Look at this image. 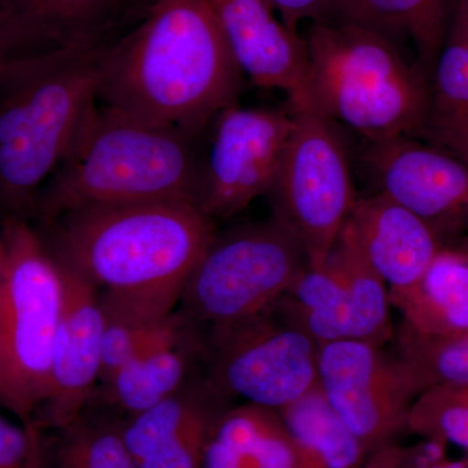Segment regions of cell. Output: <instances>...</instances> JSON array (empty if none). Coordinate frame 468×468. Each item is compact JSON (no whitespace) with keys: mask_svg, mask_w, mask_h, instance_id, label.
I'll use <instances>...</instances> for the list:
<instances>
[{"mask_svg":"<svg viewBox=\"0 0 468 468\" xmlns=\"http://www.w3.org/2000/svg\"><path fill=\"white\" fill-rule=\"evenodd\" d=\"M243 80L208 0H153L143 23L104 50L97 100L203 137L239 103Z\"/></svg>","mask_w":468,"mask_h":468,"instance_id":"cell-1","label":"cell"},{"mask_svg":"<svg viewBox=\"0 0 468 468\" xmlns=\"http://www.w3.org/2000/svg\"><path fill=\"white\" fill-rule=\"evenodd\" d=\"M37 229L61 263L104 292V307L153 319L172 315L217 234L198 206L178 201L76 209Z\"/></svg>","mask_w":468,"mask_h":468,"instance_id":"cell-2","label":"cell"},{"mask_svg":"<svg viewBox=\"0 0 468 468\" xmlns=\"http://www.w3.org/2000/svg\"><path fill=\"white\" fill-rule=\"evenodd\" d=\"M203 137L151 124L97 101L26 218L46 224L67 212L97 206L198 205Z\"/></svg>","mask_w":468,"mask_h":468,"instance_id":"cell-3","label":"cell"},{"mask_svg":"<svg viewBox=\"0 0 468 468\" xmlns=\"http://www.w3.org/2000/svg\"><path fill=\"white\" fill-rule=\"evenodd\" d=\"M111 42L69 46L18 61L0 80V212L26 218L86 112L97 103Z\"/></svg>","mask_w":468,"mask_h":468,"instance_id":"cell-4","label":"cell"},{"mask_svg":"<svg viewBox=\"0 0 468 468\" xmlns=\"http://www.w3.org/2000/svg\"><path fill=\"white\" fill-rule=\"evenodd\" d=\"M309 48L310 111L341 122L367 141L423 137L431 80L403 58L397 43L356 24H313Z\"/></svg>","mask_w":468,"mask_h":468,"instance_id":"cell-5","label":"cell"},{"mask_svg":"<svg viewBox=\"0 0 468 468\" xmlns=\"http://www.w3.org/2000/svg\"><path fill=\"white\" fill-rule=\"evenodd\" d=\"M0 300V403L24 424L37 421L50 393L61 311L60 266L38 229L5 218Z\"/></svg>","mask_w":468,"mask_h":468,"instance_id":"cell-6","label":"cell"},{"mask_svg":"<svg viewBox=\"0 0 468 468\" xmlns=\"http://www.w3.org/2000/svg\"><path fill=\"white\" fill-rule=\"evenodd\" d=\"M307 264L297 237L275 217L217 232L184 286L185 315L211 328L260 315Z\"/></svg>","mask_w":468,"mask_h":468,"instance_id":"cell-7","label":"cell"},{"mask_svg":"<svg viewBox=\"0 0 468 468\" xmlns=\"http://www.w3.org/2000/svg\"><path fill=\"white\" fill-rule=\"evenodd\" d=\"M291 112L294 129L267 194L272 217L297 237L310 266H322L358 198L335 122L310 110Z\"/></svg>","mask_w":468,"mask_h":468,"instance_id":"cell-8","label":"cell"},{"mask_svg":"<svg viewBox=\"0 0 468 468\" xmlns=\"http://www.w3.org/2000/svg\"><path fill=\"white\" fill-rule=\"evenodd\" d=\"M212 387L279 410L318 387L319 344L276 307L232 324L214 326Z\"/></svg>","mask_w":468,"mask_h":468,"instance_id":"cell-9","label":"cell"},{"mask_svg":"<svg viewBox=\"0 0 468 468\" xmlns=\"http://www.w3.org/2000/svg\"><path fill=\"white\" fill-rule=\"evenodd\" d=\"M390 304L387 284L344 227L325 263L307 264L275 307L318 344L360 340L383 346L394 335Z\"/></svg>","mask_w":468,"mask_h":468,"instance_id":"cell-10","label":"cell"},{"mask_svg":"<svg viewBox=\"0 0 468 468\" xmlns=\"http://www.w3.org/2000/svg\"><path fill=\"white\" fill-rule=\"evenodd\" d=\"M318 388L368 455L408 430L421 393L408 366L368 341L319 344Z\"/></svg>","mask_w":468,"mask_h":468,"instance_id":"cell-11","label":"cell"},{"mask_svg":"<svg viewBox=\"0 0 468 468\" xmlns=\"http://www.w3.org/2000/svg\"><path fill=\"white\" fill-rule=\"evenodd\" d=\"M294 125L292 113L285 111L239 103L221 111L203 147L197 206L211 220L228 218L267 194Z\"/></svg>","mask_w":468,"mask_h":468,"instance_id":"cell-12","label":"cell"},{"mask_svg":"<svg viewBox=\"0 0 468 468\" xmlns=\"http://www.w3.org/2000/svg\"><path fill=\"white\" fill-rule=\"evenodd\" d=\"M378 193L424 221L443 245L468 229V163L417 138L367 141Z\"/></svg>","mask_w":468,"mask_h":468,"instance_id":"cell-13","label":"cell"},{"mask_svg":"<svg viewBox=\"0 0 468 468\" xmlns=\"http://www.w3.org/2000/svg\"><path fill=\"white\" fill-rule=\"evenodd\" d=\"M58 261L63 285L60 319L52 356L50 393L37 423L63 431L81 418L101 378L106 316L98 289Z\"/></svg>","mask_w":468,"mask_h":468,"instance_id":"cell-14","label":"cell"},{"mask_svg":"<svg viewBox=\"0 0 468 468\" xmlns=\"http://www.w3.org/2000/svg\"><path fill=\"white\" fill-rule=\"evenodd\" d=\"M243 76L288 94L291 111L310 110L306 38L276 16L268 0H208Z\"/></svg>","mask_w":468,"mask_h":468,"instance_id":"cell-15","label":"cell"},{"mask_svg":"<svg viewBox=\"0 0 468 468\" xmlns=\"http://www.w3.org/2000/svg\"><path fill=\"white\" fill-rule=\"evenodd\" d=\"M345 227L387 284L390 301L414 288L446 248L421 218L380 193L358 198Z\"/></svg>","mask_w":468,"mask_h":468,"instance_id":"cell-16","label":"cell"},{"mask_svg":"<svg viewBox=\"0 0 468 468\" xmlns=\"http://www.w3.org/2000/svg\"><path fill=\"white\" fill-rule=\"evenodd\" d=\"M218 412L201 394L183 389L120 428L137 468H201Z\"/></svg>","mask_w":468,"mask_h":468,"instance_id":"cell-17","label":"cell"},{"mask_svg":"<svg viewBox=\"0 0 468 468\" xmlns=\"http://www.w3.org/2000/svg\"><path fill=\"white\" fill-rule=\"evenodd\" d=\"M201 468H297V454L279 411L248 403L218 412Z\"/></svg>","mask_w":468,"mask_h":468,"instance_id":"cell-18","label":"cell"},{"mask_svg":"<svg viewBox=\"0 0 468 468\" xmlns=\"http://www.w3.org/2000/svg\"><path fill=\"white\" fill-rule=\"evenodd\" d=\"M460 0H337L335 20L383 34L394 43L409 39L417 64L430 77Z\"/></svg>","mask_w":468,"mask_h":468,"instance_id":"cell-19","label":"cell"},{"mask_svg":"<svg viewBox=\"0 0 468 468\" xmlns=\"http://www.w3.org/2000/svg\"><path fill=\"white\" fill-rule=\"evenodd\" d=\"M419 334L468 332V257L446 246L414 288L390 301Z\"/></svg>","mask_w":468,"mask_h":468,"instance_id":"cell-20","label":"cell"},{"mask_svg":"<svg viewBox=\"0 0 468 468\" xmlns=\"http://www.w3.org/2000/svg\"><path fill=\"white\" fill-rule=\"evenodd\" d=\"M297 468H365L368 452L325 401L319 388L279 410Z\"/></svg>","mask_w":468,"mask_h":468,"instance_id":"cell-21","label":"cell"},{"mask_svg":"<svg viewBox=\"0 0 468 468\" xmlns=\"http://www.w3.org/2000/svg\"><path fill=\"white\" fill-rule=\"evenodd\" d=\"M131 0H5V8L46 30L63 48L113 41Z\"/></svg>","mask_w":468,"mask_h":468,"instance_id":"cell-22","label":"cell"},{"mask_svg":"<svg viewBox=\"0 0 468 468\" xmlns=\"http://www.w3.org/2000/svg\"><path fill=\"white\" fill-rule=\"evenodd\" d=\"M428 129L468 133V0L458 2L431 75Z\"/></svg>","mask_w":468,"mask_h":468,"instance_id":"cell-23","label":"cell"},{"mask_svg":"<svg viewBox=\"0 0 468 468\" xmlns=\"http://www.w3.org/2000/svg\"><path fill=\"white\" fill-rule=\"evenodd\" d=\"M186 369V353L177 340L141 354L113 372L107 381L117 405L133 417L178 392Z\"/></svg>","mask_w":468,"mask_h":468,"instance_id":"cell-24","label":"cell"},{"mask_svg":"<svg viewBox=\"0 0 468 468\" xmlns=\"http://www.w3.org/2000/svg\"><path fill=\"white\" fill-rule=\"evenodd\" d=\"M396 356L408 366L421 392L439 387L468 388V332L423 335L402 323Z\"/></svg>","mask_w":468,"mask_h":468,"instance_id":"cell-25","label":"cell"},{"mask_svg":"<svg viewBox=\"0 0 468 468\" xmlns=\"http://www.w3.org/2000/svg\"><path fill=\"white\" fill-rule=\"evenodd\" d=\"M103 306V304H101ZM101 350V378H109L125 363L141 354L174 341L180 340L185 319L172 314L168 318L153 319L107 309Z\"/></svg>","mask_w":468,"mask_h":468,"instance_id":"cell-26","label":"cell"},{"mask_svg":"<svg viewBox=\"0 0 468 468\" xmlns=\"http://www.w3.org/2000/svg\"><path fill=\"white\" fill-rule=\"evenodd\" d=\"M408 430L468 452V388H431L412 403Z\"/></svg>","mask_w":468,"mask_h":468,"instance_id":"cell-27","label":"cell"},{"mask_svg":"<svg viewBox=\"0 0 468 468\" xmlns=\"http://www.w3.org/2000/svg\"><path fill=\"white\" fill-rule=\"evenodd\" d=\"M63 432L54 468H137L126 452L120 428L80 418Z\"/></svg>","mask_w":468,"mask_h":468,"instance_id":"cell-28","label":"cell"},{"mask_svg":"<svg viewBox=\"0 0 468 468\" xmlns=\"http://www.w3.org/2000/svg\"><path fill=\"white\" fill-rule=\"evenodd\" d=\"M46 428L14 423L0 415V468H54L55 448Z\"/></svg>","mask_w":468,"mask_h":468,"instance_id":"cell-29","label":"cell"},{"mask_svg":"<svg viewBox=\"0 0 468 468\" xmlns=\"http://www.w3.org/2000/svg\"><path fill=\"white\" fill-rule=\"evenodd\" d=\"M60 48L63 46L46 30L0 8V80L18 61Z\"/></svg>","mask_w":468,"mask_h":468,"instance_id":"cell-30","label":"cell"},{"mask_svg":"<svg viewBox=\"0 0 468 468\" xmlns=\"http://www.w3.org/2000/svg\"><path fill=\"white\" fill-rule=\"evenodd\" d=\"M279 12L284 26L298 32L302 21L313 24L332 23L335 20L337 0H268Z\"/></svg>","mask_w":468,"mask_h":468,"instance_id":"cell-31","label":"cell"},{"mask_svg":"<svg viewBox=\"0 0 468 468\" xmlns=\"http://www.w3.org/2000/svg\"><path fill=\"white\" fill-rule=\"evenodd\" d=\"M423 138H427L431 144L451 151L458 158L468 163V133L428 129V131L424 132Z\"/></svg>","mask_w":468,"mask_h":468,"instance_id":"cell-32","label":"cell"},{"mask_svg":"<svg viewBox=\"0 0 468 468\" xmlns=\"http://www.w3.org/2000/svg\"><path fill=\"white\" fill-rule=\"evenodd\" d=\"M365 468H399L397 461V446L389 443L372 452L366 462Z\"/></svg>","mask_w":468,"mask_h":468,"instance_id":"cell-33","label":"cell"},{"mask_svg":"<svg viewBox=\"0 0 468 468\" xmlns=\"http://www.w3.org/2000/svg\"><path fill=\"white\" fill-rule=\"evenodd\" d=\"M423 468H466V461H464V458L457 461L443 458V460L433 462V463L428 464V466Z\"/></svg>","mask_w":468,"mask_h":468,"instance_id":"cell-34","label":"cell"},{"mask_svg":"<svg viewBox=\"0 0 468 468\" xmlns=\"http://www.w3.org/2000/svg\"><path fill=\"white\" fill-rule=\"evenodd\" d=\"M3 276H5V246L0 236V300H2Z\"/></svg>","mask_w":468,"mask_h":468,"instance_id":"cell-35","label":"cell"},{"mask_svg":"<svg viewBox=\"0 0 468 468\" xmlns=\"http://www.w3.org/2000/svg\"><path fill=\"white\" fill-rule=\"evenodd\" d=\"M451 248L457 249L458 251L463 252V254L468 257V236L462 239L461 241L455 243V245L451 246Z\"/></svg>","mask_w":468,"mask_h":468,"instance_id":"cell-36","label":"cell"},{"mask_svg":"<svg viewBox=\"0 0 468 468\" xmlns=\"http://www.w3.org/2000/svg\"><path fill=\"white\" fill-rule=\"evenodd\" d=\"M131 2H133L134 5H146V7H149V5H151V2H153V0H131Z\"/></svg>","mask_w":468,"mask_h":468,"instance_id":"cell-37","label":"cell"},{"mask_svg":"<svg viewBox=\"0 0 468 468\" xmlns=\"http://www.w3.org/2000/svg\"><path fill=\"white\" fill-rule=\"evenodd\" d=\"M0 8H5V0H0Z\"/></svg>","mask_w":468,"mask_h":468,"instance_id":"cell-38","label":"cell"}]
</instances>
